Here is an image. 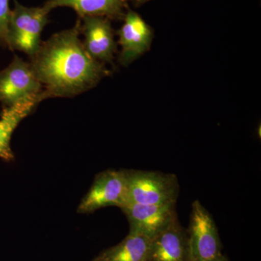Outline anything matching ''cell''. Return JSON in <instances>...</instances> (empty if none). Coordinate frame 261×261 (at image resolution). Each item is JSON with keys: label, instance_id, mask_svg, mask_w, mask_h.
<instances>
[{"label": "cell", "instance_id": "6da1fadb", "mask_svg": "<svg viewBox=\"0 0 261 261\" xmlns=\"http://www.w3.org/2000/svg\"><path fill=\"white\" fill-rule=\"evenodd\" d=\"M81 20L74 27L53 34L30 58L31 68L42 84L44 99L73 97L94 87L106 74L81 41Z\"/></svg>", "mask_w": 261, "mask_h": 261}, {"label": "cell", "instance_id": "7a4b0ae2", "mask_svg": "<svg viewBox=\"0 0 261 261\" xmlns=\"http://www.w3.org/2000/svg\"><path fill=\"white\" fill-rule=\"evenodd\" d=\"M128 203H176L179 186L174 174L157 171H126ZM127 203V204H128Z\"/></svg>", "mask_w": 261, "mask_h": 261}, {"label": "cell", "instance_id": "3957f363", "mask_svg": "<svg viewBox=\"0 0 261 261\" xmlns=\"http://www.w3.org/2000/svg\"><path fill=\"white\" fill-rule=\"evenodd\" d=\"M49 12L44 6L28 8L15 0L8 28L10 50L21 51L32 56L42 42L41 34L49 22Z\"/></svg>", "mask_w": 261, "mask_h": 261}, {"label": "cell", "instance_id": "277c9868", "mask_svg": "<svg viewBox=\"0 0 261 261\" xmlns=\"http://www.w3.org/2000/svg\"><path fill=\"white\" fill-rule=\"evenodd\" d=\"M32 99L44 100L42 84L30 64L15 56L10 64L0 71V102L10 107Z\"/></svg>", "mask_w": 261, "mask_h": 261}, {"label": "cell", "instance_id": "5b68a950", "mask_svg": "<svg viewBox=\"0 0 261 261\" xmlns=\"http://www.w3.org/2000/svg\"><path fill=\"white\" fill-rule=\"evenodd\" d=\"M187 240L190 261H207L221 254L214 220L198 200L192 202Z\"/></svg>", "mask_w": 261, "mask_h": 261}, {"label": "cell", "instance_id": "8992f818", "mask_svg": "<svg viewBox=\"0 0 261 261\" xmlns=\"http://www.w3.org/2000/svg\"><path fill=\"white\" fill-rule=\"evenodd\" d=\"M128 203L126 171H106L99 173L78 207L79 213H90L107 207H124Z\"/></svg>", "mask_w": 261, "mask_h": 261}, {"label": "cell", "instance_id": "52a82bcc", "mask_svg": "<svg viewBox=\"0 0 261 261\" xmlns=\"http://www.w3.org/2000/svg\"><path fill=\"white\" fill-rule=\"evenodd\" d=\"M121 209L129 222V232L143 235L151 240L178 220L176 203H128Z\"/></svg>", "mask_w": 261, "mask_h": 261}, {"label": "cell", "instance_id": "ba28073f", "mask_svg": "<svg viewBox=\"0 0 261 261\" xmlns=\"http://www.w3.org/2000/svg\"><path fill=\"white\" fill-rule=\"evenodd\" d=\"M84 47L89 56L99 63L111 62L116 51L113 29L108 18L89 16L81 18Z\"/></svg>", "mask_w": 261, "mask_h": 261}, {"label": "cell", "instance_id": "9c48e42d", "mask_svg": "<svg viewBox=\"0 0 261 261\" xmlns=\"http://www.w3.org/2000/svg\"><path fill=\"white\" fill-rule=\"evenodd\" d=\"M119 43L121 46L120 62L128 65L148 49L152 33L140 15L132 10L125 15L124 23L120 29Z\"/></svg>", "mask_w": 261, "mask_h": 261}, {"label": "cell", "instance_id": "30bf717a", "mask_svg": "<svg viewBox=\"0 0 261 261\" xmlns=\"http://www.w3.org/2000/svg\"><path fill=\"white\" fill-rule=\"evenodd\" d=\"M146 261H190L187 233L178 220L151 240Z\"/></svg>", "mask_w": 261, "mask_h": 261}, {"label": "cell", "instance_id": "8fae6325", "mask_svg": "<svg viewBox=\"0 0 261 261\" xmlns=\"http://www.w3.org/2000/svg\"><path fill=\"white\" fill-rule=\"evenodd\" d=\"M128 0H47L43 6L49 11L60 7H68L75 10L80 18L97 16L119 18Z\"/></svg>", "mask_w": 261, "mask_h": 261}, {"label": "cell", "instance_id": "7c38bea8", "mask_svg": "<svg viewBox=\"0 0 261 261\" xmlns=\"http://www.w3.org/2000/svg\"><path fill=\"white\" fill-rule=\"evenodd\" d=\"M39 102L38 99H32L4 108L0 118V158L13 159L10 148L12 135L19 123L35 109Z\"/></svg>", "mask_w": 261, "mask_h": 261}, {"label": "cell", "instance_id": "4fadbf2b", "mask_svg": "<svg viewBox=\"0 0 261 261\" xmlns=\"http://www.w3.org/2000/svg\"><path fill=\"white\" fill-rule=\"evenodd\" d=\"M151 240L139 233L129 232L121 243L102 254L107 261H146Z\"/></svg>", "mask_w": 261, "mask_h": 261}, {"label": "cell", "instance_id": "5bb4252c", "mask_svg": "<svg viewBox=\"0 0 261 261\" xmlns=\"http://www.w3.org/2000/svg\"><path fill=\"white\" fill-rule=\"evenodd\" d=\"M11 15L9 0H0V46L10 49L8 28Z\"/></svg>", "mask_w": 261, "mask_h": 261}, {"label": "cell", "instance_id": "9a60e30c", "mask_svg": "<svg viewBox=\"0 0 261 261\" xmlns=\"http://www.w3.org/2000/svg\"><path fill=\"white\" fill-rule=\"evenodd\" d=\"M207 261H228L227 259L224 256V255H219L218 256L214 257V258L211 259V260Z\"/></svg>", "mask_w": 261, "mask_h": 261}, {"label": "cell", "instance_id": "2e32d148", "mask_svg": "<svg viewBox=\"0 0 261 261\" xmlns=\"http://www.w3.org/2000/svg\"><path fill=\"white\" fill-rule=\"evenodd\" d=\"M94 261H107L106 260V258H105L104 257L102 256V255H100V256H99L97 257V258L95 259Z\"/></svg>", "mask_w": 261, "mask_h": 261}, {"label": "cell", "instance_id": "e0dca14e", "mask_svg": "<svg viewBox=\"0 0 261 261\" xmlns=\"http://www.w3.org/2000/svg\"><path fill=\"white\" fill-rule=\"evenodd\" d=\"M135 1L137 4H143V3H146V2L149 1V0H135Z\"/></svg>", "mask_w": 261, "mask_h": 261}]
</instances>
